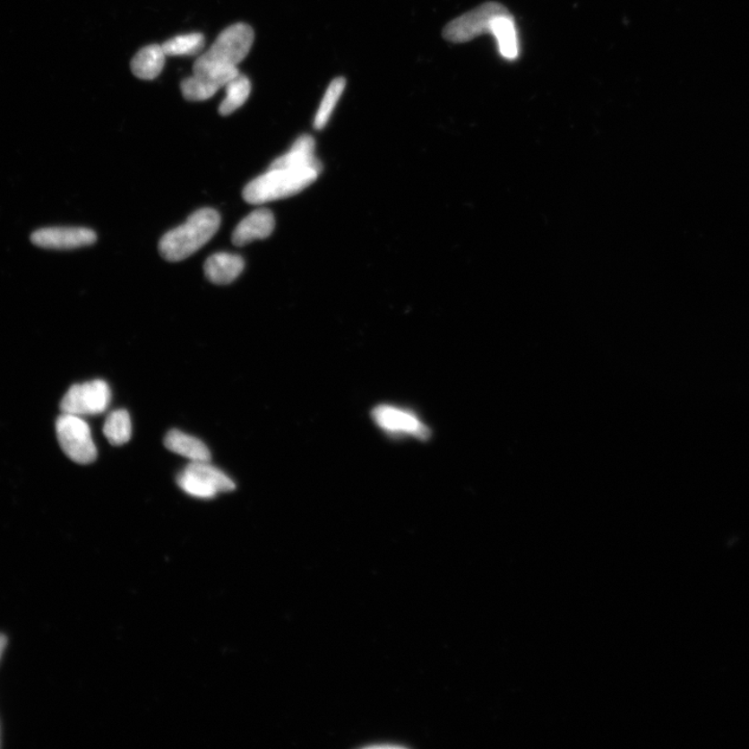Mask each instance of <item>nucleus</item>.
<instances>
[{
	"mask_svg": "<svg viewBox=\"0 0 749 749\" xmlns=\"http://www.w3.org/2000/svg\"><path fill=\"white\" fill-rule=\"evenodd\" d=\"M345 88L346 80L344 77H338V79H335L331 82V85H329L326 90L324 97H323L319 111L316 113L314 117V125L315 129H319L320 131V129H323L327 125L335 107L338 105L340 96L343 95L345 91Z\"/></svg>",
	"mask_w": 749,
	"mask_h": 749,
	"instance_id": "nucleus-19",
	"label": "nucleus"
},
{
	"mask_svg": "<svg viewBox=\"0 0 749 749\" xmlns=\"http://www.w3.org/2000/svg\"><path fill=\"white\" fill-rule=\"evenodd\" d=\"M193 74L221 89L240 74V71H238L237 66L211 61L206 59L203 56H200L199 59L194 64Z\"/></svg>",
	"mask_w": 749,
	"mask_h": 749,
	"instance_id": "nucleus-15",
	"label": "nucleus"
},
{
	"mask_svg": "<svg viewBox=\"0 0 749 749\" xmlns=\"http://www.w3.org/2000/svg\"><path fill=\"white\" fill-rule=\"evenodd\" d=\"M111 399V389L106 381L92 380L71 386L62 399L61 410L77 417L97 416L108 409Z\"/></svg>",
	"mask_w": 749,
	"mask_h": 749,
	"instance_id": "nucleus-5",
	"label": "nucleus"
},
{
	"mask_svg": "<svg viewBox=\"0 0 749 749\" xmlns=\"http://www.w3.org/2000/svg\"><path fill=\"white\" fill-rule=\"evenodd\" d=\"M103 434H105L108 443L113 445H122L128 443L133 434L129 413L125 409L109 413L105 426H103Z\"/></svg>",
	"mask_w": 749,
	"mask_h": 749,
	"instance_id": "nucleus-18",
	"label": "nucleus"
},
{
	"mask_svg": "<svg viewBox=\"0 0 749 749\" xmlns=\"http://www.w3.org/2000/svg\"><path fill=\"white\" fill-rule=\"evenodd\" d=\"M275 228V219L272 211L267 209L256 210L238 223L232 234V243L237 247L255 240H263L272 234Z\"/></svg>",
	"mask_w": 749,
	"mask_h": 749,
	"instance_id": "nucleus-10",
	"label": "nucleus"
},
{
	"mask_svg": "<svg viewBox=\"0 0 749 749\" xmlns=\"http://www.w3.org/2000/svg\"><path fill=\"white\" fill-rule=\"evenodd\" d=\"M374 424L392 436H410L427 441L431 431L415 412L401 407L383 404L374 407L372 411Z\"/></svg>",
	"mask_w": 749,
	"mask_h": 749,
	"instance_id": "nucleus-8",
	"label": "nucleus"
},
{
	"mask_svg": "<svg viewBox=\"0 0 749 749\" xmlns=\"http://www.w3.org/2000/svg\"><path fill=\"white\" fill-rule=\"evenodd\" d=\"M245 267L241 256L229 254H216L204 263L206 279L215 284H229L241 275Z\"/></svg>",
	"mask_w": 749,
	"mask_h": 749,
	"instance_id": "nucleus-11",
	"label": "nucleus"
},
{
	"mask_svg": "<svg viewBox=\"0 0 749 749\" xmlns=\"http://www.w3.org/2000/svg\"><path fill=\"white\" fill-rule=\"evenodd\" d=\"M254 42V29L246 23H237L225 29L202 56L211 61L237 66L248 56Z\"/></svg>",
	"mask_w": 749,
	"mask_h": 749,
	"instance_id": "nucleus-7",
	"label": "nucleus"
},
{
	"mask_svg": "<svg viewBox=\"0 0 749 749\" xmlns=\"http://www.w3.org/2000/svg\"><path fill=\"white\" fill-rule=\"evenodd\" d=\"M322 169L320 161L299 167H270L245 186L243 197L250 204H263L294 196L314 184Z\"/></svg>",
	"mask_w": 749,
	"mask_h": 749,
	"instance_id": "nucleus-1",
	"label": "nucleus"
},
{
	"mask_svg": "<svg viewBox=\"0 0 749 749\" xmlns=\"http://www.w3.org/2000/svg\"><path fill=\"white\" fill-rule=\"evenodd\" d=\"M166 57L161 45H148L134 56L131 64L133 73L144 81L157 79L164 69Z\"/></svg>",
	"mask_w": 749,
	"mask_h": 749,
	"instance_id": "nucleus-13",
	"label": "nucleus"
},
{
	"mask_svg": "<svg viewBox=\"0 0 749 749\" xmlns=\"http://www.w3.org/2000/svg\"><path fill=\"white\" fill-rule=\"evenodd\" d=\"M177 484L185 494L199 499H212L236 489V483L210 461H192L177 476Z\"/></svg>",
	"mask_w": 749,
	"mask_h": 749,
	"instance_id": "nucleus-3",
	"label": "nucleus"
},
{
	"mask_svg": "<svg viewBox=\"0 0 749 749\" xmlns=\"http://www.w3.org/2000/svg\"><path fill=\"white\" fill-rule=\"evenodd\" d=\"M226 97L219 108V113L228 116L247 101L251 93V82L247 76L238 74L225 86Z\"/></svg>",
	"mask_w": 749,
	"mask_h": 749,
	"instance_id": "nucleus-17",
	"label": "nucleus"
},
{
	"mask_svg": "<svg viewBox=\"0 0 749 749\" xmlns=\"http://www.w3.org/2000/svg\"><path fill=\"white\" fill-rule=\"evenodd\" d=\"M166 448L191 461H211V452L200 439L173 429L165 438Z\"/></svg>",
	"mask_w": 749,
	"mask_h": 749,
	"instance_id": "nucleus-12",
	"label": "nucleus"
},
{
	"mask_svg": "<svg viewBox=\"0 0 749 749\" xmlns=\"http://www.w3.org/2000/svg\"><path fill=\"white\" fill-rule=\"evenodd\" d=\"M6 643H8V639L4 634H0V659H2Z\"/></svg>",
	"mask_w": 749,
	"mask_h": 749,
	"instance_id": "nucleus-22",
	"label": "nucleus"
},
{
	"mask_svg": "<svg viewBox=\"0 0 749 749\" xmlns=\"http://www.w3.org/2000/svg\"><path fill=\"white\" fill-rule=\"evenodd\" d=\"M490 34L496 39L503 57L506 60H515L519 56L518 32H516L514 19L512 15L496 17L492 23Z\"/></svg>",
	"mask_w": 749,
	"mask_h": 749,
	"instance_id": "nucleus-14",
	"label": "nucleus"
},
{
	"mask_svg": "<svg viewBox=\"0 0 749 749\" xmlns=\"http://www.w3.org/2000/svg\"><path fill=\"white\" fill-rule=\"evenodd\" d=\"M97 241L95 231L86 228H45L32 232L30 242L37 247L73 250L91 246Z\"/></svg>",
	"mask_w": 749,
	"mask_h": 749,
	"instance_id": "nucleus-9",
	"label": "nucleus"
},
{
	"mask_svg": "<svg viewBox=\"0 0 749 749\" xmlns=\"http://www.w3.org/2000/svg\"><path fill=\"white\" fill-rule=\"evenodd\" d=\"M205 38L200 32L176 36L166 41L161 47L167 56H195L204 47Z\"/></svg>",
	"mask_w": 749,
	"mask_h": 749,
	"instance_id": "nucleus-20",
	"label": "nucleus"
},
{
	"mask_svg": "<svg viewBox=\"0 0 749 749\" xmlns=\"http://www.w3.org/2000/svg\"><path fill=\"white\" fill-rule=\"evenodd\" d=\"M221 217L212 209L199 210L160 238L159 249L168 262H180L202 248L217 234Z\"/></svg>",
	"mask_w": 749,
	"mask_h": 749,
	"instance_id": "nucleus-2",
	"label": "nucleus"
},
{
	"mask_svg": "<svg viewBox=\"0 0 749 749\" xmlns=\"http://www.w3.org/2000/svg\"><path fill=\"white\" fill-rule=\"evenodd\" d=\"M219 90L218 87L194 74L182 82L183 95L186 100L190 101L209 100Z\"/></svg>",
	"mask_w": 749,
	"mask_h": 749,
	"instance_id": "nucleus-21",
	"label": "nucleus"
},
{
	"mask_svg": "<svg viewBox=\"0 0 749 749\" xmlns=\"http://www.w3.org/2000/svg\"><path fill=\"white\" fill-rule=\"evenodd\" d=\"M56 435L64 453L79 464H90L96 461L97 448L91 429L82 417L63 413L56 419Z\"/></svg>",
	"mask_w": 749,
	"mask_h": 749,
	"instance_id": "nucleus-4",
	"label": "nucleus"
},
{
	"mask_svg": "<svg viewBox=\"0 0 749 749\" xmlns=\"http://www.w3.org/2000/svg\"><path fill=\"white\" fill-rule=\"evenodd\" d=\"M506 14L510 13L501 4H481L451 22L443 30V37L450 42H469L483 34H490L495 19Z\"/></svg>",
	"mask_w": 749,
	"mask_h": 749,
	"instance_id": "nucleus-6",
	"label": "nucleus"
},
{
	"mask_svg": "<svg viewBox=\"0 0 749 749\" xmlns=\"http://www.w3.org/2000/svg\"><path fill=\"white\" fill-rule=\"evenodd\" d=\"M315 142L311 135L303 134L295 141L290 150L276 159L270 167H299L318 163L314 156Z\"/></svg>",
	"mask_w": 749,
	"mask_h": 749,
	"instance_id": "nucleus-16",
	"label": "nucleus"
}]
</instances>
